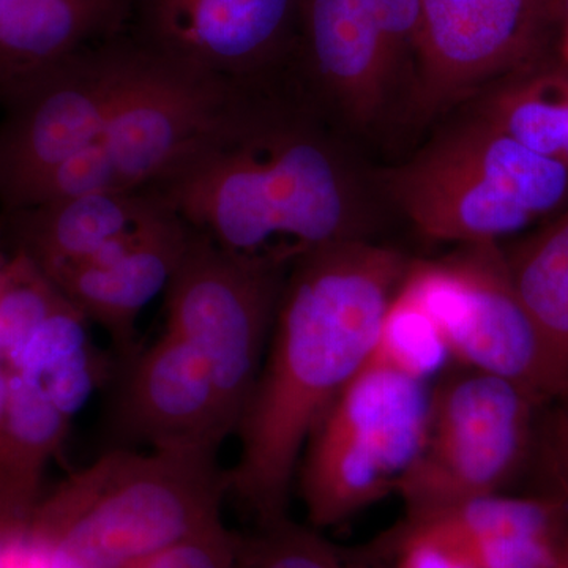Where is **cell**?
Listing matches in <instances>:
<instances>
[{
    "label": "cell",
    "mask_w": 568,
    "mask_h": 568,
    "mask_svg": "<svg viewBox=\"0 0 568 568\" xmlns=\"http://www.w3.org/2000/svg\"><path fill=\"white\" fill-rule=\"evenodd\" d=\"M294 62L351 121H375L386 106L392 84L369 0H301Z\"/></svg>",
    "instance_id": "obj_15"
},
{
    "label": "cell",
    "mask_w": 568,
    "mask_h": 568,
    "mask_svg": "<svg viewBox=\"0 0 568 568\" xmlns=\"http://www.w3.org/2000/svg\"><path fill=\"white\" fill-rule=\"evenodd\" d=\"M237 541L222 521L130 568H234Z\"/></svg>",
    "instance_id": "obj_25"
},
{
    "label": "cell",
    "mask_w": 568,
    "mask_h": 568,
    "mask_svg": "<svg viewBox=\"0 0 568 568\" xmlns=\"http://www.w3.org/2000/svg\"><path fill=\"white\" fill-rule=\"evenodd\" d=\"M115 420L121 435L152 450L216 455L233 435L203 355L168 328L130 358Z\"/></svg>",
    "instance_id": "obj_13"
},
{
    "label": "cell",
    "mask_w": 568,
    "mask_h": 568,
    "mask_svg": "<svg viewBox=\"0 0 568 568\" xmlns=\"http://www.w3.org/2000/svg\"><path fill=\"white\" fill-rule=\"evenodd\" d=\"M192 231L178 215L81 263L43 272L85 321L108 332L132 358L142 310L166 290Z\"/></svg>",
    "instance_id": "obj_14"
},
{
    "label": "cell",
    "mask_w": 568,
    "mask_h": 568,
    "mask_svg": "<svg viewBox=\"0 0 568 568\" xmlns=\"http://www.w3.org/2000/svg\"><path fill=\"white\" fill-rule=\"evenodd\" d=\"M144 62L136 41L118 37L48 71L2 104L0 211L99 136Z\"/></svg>",
    "instance_id": "obj_10"
},
{
    "label": "cell",
    "mask_w": 568,
    "mask_h": 568,
    "mask_svg": "<svg viewBox=\"0 0 568 568\" xmlns=\"http://www.w3.org/2000/svg\"><path fill=\"white\" fill-rule=\"evenodd\" d=\"M562 0H422L416 103L433 114L532 65Z\"/></svg>",
    "instance_id": "obj_12"
},
{
    "label": "cell",
    "mask_w": 568,
    "mask_h": 568,
    "mask_svg": "<svg viewBox=\"0 0 568 568\" xmlns=\"http://www.w3.org/2000/svg\"><path fill=\"white\" fill-rule=\"evenodd\" d=\"M149 189L193 233L276 267L373 231L353 163L316 104L282 81L239 89L215 129Z\"/></svg>",
    "instance_id": "obj_1"
},
{
    "label": "cell",
    "mask_w": 568,
    "mask_h": 568,
    "mask_svg": "<svg viewBox=\"0 0 568 568\" xmlns=\"http://www.w3.org/2000/svg\"><path fill=\"white\" fill-rule=\"evenodd\" d=\"M376 555L394 559L395 568H478L454 541L402 526L379 541Z\"/></svg>",
    "instance_id": "obj_24"
},
{
    "label": "cell",
    "mask_w": 568,
    "mask_h": 568,
    "mask_svg": "<svg viewBox=\"0 0 568 568\" xmlns=\"http://www.w3.org/2000/svg\"><path fill=\"white\" fill-rule=\"evenodd\" d=\"M429 395V383L369 357L317 422L298 463L313 528L339 525L396 493L424 447Z\"/></svg>",
    "instance_id": "obj_5"
},
{
    "label": "cell",
    "mask_w": 568,
    "mask_h": 568,
    "mask_svg": "<svg viewBox=\"0 0 568 568\" xmlns=\"http://www.w3.org/2000/svg\"><path fill=\"white\" fill-rule=\"evenodd\" d=\"M7 392H9V368L0 361V469L6 470V409Z\"/></svg>",
    "instance_id": "obj_28"
},
{
    "label": "cell",
    "mask_w": 568,
    "mask_h": 568,
    "mask_svg": "<svg viewBox=\"0 0 568 568\" xmlns=\"http://www.w3.org/2000/svg\"><path fill=\"white\" fill-rule=\"evenodd\" d=\"M547 405L551 407L544 418H538L532 452L544 484L540 495L568 508V384Z\"/></svg>",
    "instance_id": "obj_23"
},
{
    "label": "cell",
    "mask_w": 568,
    "mask_h": 568,
    "mask_svg": "<svg viewBox=\"0 0 568 568\" xmlns=\"http://www.w3.org/2000/svg\"><path fill=\"white\" fill-rule=\"evenodd\" d=\"M564 6H566L567 14H568V0H564ZM567 58H568V36H567Z\"/></svg>",
    "instance_id": "obj_31"
},
{
    "label": "cell",
    "mask_w": 568,
    "mask_h": 568,
    "mask_svg": "<svg viewBox=\"0 0 568 568\" xmlns=\"http://www.w3.org/2000/svg\"><path fill=\"white\" fill-rule=\"evenodd\" d=\"M544 406L500 376L462 365L440 375L424 447L396 488L406 517L503 491L532 458Z\"/></svg>",
    "instance_id": "obj_7"
},
{
    "label": "cell",
    "mask_w": 568,
    "mask_h": 568,
    "mask_svg": "<svg viewBox=\"0 0 568 568\" xmlns=\"http://www.w3.org/2000/svg\"><path fill=\"white\" fill-rule=\"evenodd\" d=\"M11 263V253L2 244H0V293H2L3 286H6L7 275H9V268Z\"/></svg>",
    "instance_id": "obj_29"
},
{
    "label": "cell",
    "mask_w": 568,
    "mask_h": 568,
    "mask_svg": "<svg viewBox=\"0 0 568 568\" xmlns=\"http://www.w3.org/2000/svg\"><path fill=\"white\" fill-rule=\"evenodd\" d=\"M40 497L39 488L0 469V556L31 528Z\"/></svg>",
    "instance_id": "obj_26"
},
{
    "label": "cell",
    "mask_w": 568,
    "mask_h": 568,
    "mask_svg": "<svg viewBox=\"0 0 568 568\" xmlns=\"http://www.w3.org/2000/svg\"><path fill=\"white\" fill-rule=\"evenodd\" d=\"M0 568H54L31 534H22L0 556Z\"/></svg>",
    "instance_id": "obj_27"
},
{
    "label": "cell",
    "mask_w": 568,
    "mask_h": 568,
    "mask_svg": "<svg viewBox=\"0 0 568 568\" xmlns=\"http://www.w3.org/2000/svg\"><path fill=\"white\" fill-rule=\"evenodd\" d=\"M133 0H0V104L74 55L125 36Z\"/></svg>",
    "instance_id": "obj_17"
},
{
    "label": "cell",
    "mask_w": 568,
    "mask_h": 568,
    "mask_svg": "<svg viewBox=\"0 0 568 568\" xmlns=\"http://www.w3.org/2000/svg\"><path fill=\"white\" fill-rule=\"evenodd\" d=\"M215 454L114 448L41 496L29 534L54 568H130L222 523Z\"/></svg>",
    "instance_id": "obj_3"
},
{
    "label": "cell",
    "mask_w": 568,
    "mask_h": 568,
    "mask_svg": "<svg viewBox=\"0 0 568 568\" xmlns=\"http://www.w3.org/2000/svg\"><path fill=\"white\" fill-rule=\"evenodd\" d=\"M372 358L429 383L433 377L443 375L452 355L435 321L396 291Z\"/></svg>",
    "instance_id": "obj_20"
},
{
    "label": "cell",
    "mask_w": 568,
    "mask_h": 568,
    "mask_svg": "<svg viewBox=\"0 0 568 568\" xmlns=\"http://www.w3.org/2000/svg\"><path fill=\"white\" fill-rule=\"evenodd\" d=\"M301 0H133L149 54L237 88L278 81L294 62ZM130 21V22H132Z\"/></svg>",
    "instance_id": "obj_11"
},
{
    "label": "cell",
    "mask_w": 568,
    "mask_h": 568,
    "mask_svg": "<svg viewBox=\"0 0 568 568\" xmlns=\"http://www.w3.org/2000/svg\"><path fill=\"white\" fill-rule=\"evenodd\" d=\"M239 89L145 51L136 81L99 136L32 185L9 211L82 194L149 189L215 129Z\"/></svg>",
    "instance_id": "obj_6"
},
{
    "label": "cell",
    "mask_w": 568,
    "mask_h": 568,
    "mask_svg": "<svg viewBox=\"0 0 568 568\" xmlns=\"http://www.w3.org/2000/svg\"><path fill=\"white\" fill-rule=\"evenodd\" d=\"M476 114L503 132L568 166V73L532 65L507 77Z\"/></svg>",
    "instance_id": "obj_19"
},
{
    "label": "cell",
    "mask_w": 568,
    "mask_h": 568,
    "mask_svg": "<svg viewBox=\"0 0 568 568\" xmlns=\"http://www.w3.org/2000/svg\"><path fill=\"white\" fill-rule=\"evenodd\" d=\"M287 271L234 256L192 231L164 290V328L203 355L233 435L263 368Z\"/></svg>",
    "instance_id": "obj_8"
},
{
    "label": "cell",
    "mask_w": 568,
    "mask_h": 568,
    "mask_svg": "<svg viewBox=\"0 0 568 568\" xmlns=\"http://www.w3.org/2000/svg\"><path fill=\"white\" fill-rule=\"evenodd\" d=\"M398 291L435 321L457 365L511 381L544 405L555 398L547 355L499 244L410 261Z\"/></svg>",
    "instance_id": "obj_9"
},
{
    "label": "cell",
    "mask_w": 568,
    "mask_h": 568,
    "mask_svg": "<svg viewBox=\"0 0 568 568\" xmlns=\"http://www.w3.org/2000/svg\"><path fill=\"white\" fill-rule=\"evenodd\" d=\"M555 568H568V526L562 538H560L558 560Z\"/></svg>",
    "instance_id": "obj_30"
},
{
    "label": "cell",
    "mask_w": 568,
    "mask_h": 568,
    "mask_svg": "<svg viewBox=\"0 0 568 568\" xmlns=\"http://www.w3.org/2000/svg\"><path fill=\"white\" fill-rule=\"evenodd\" d=\"M410 261L390 246L349 241L291 265L252 399L237 433L227 495L257 526L287 517L302 452L325 410L375 351Z\"/></svg>",
    "instance_id": "obj_2"
},
{
    "label": "cell",
    "mask_w": 568,
    "mask_h": 568,
    "mask_svg": "<svg viewBox=\"0 0 568 568\" xmlns=\"http://www.w3.org/2000/svg\"><path fill=\"white\" fill-rule=\"evenodd\" d=\"M504 253L558 395L568 384V211Z\"/></svg>",
    "instance_id": "obj_18"
},
{
    "label": "cell",
    "mask_w": 568,
    "mask_h": 568,
    "mask_svg": "<svg viewBox=\"0 0 568 568\" xmlns=\"http://www.w3.org/2000/svg\"><path fill=\"white\" fill-rule=\"evenodd\" d=\"M234 568H354L331 541L290 517L239 536Z\"/></svg>",
    "instance_id": "obj_21"
},
{
    "label": "cell",
    "mask_w": 568,
    "mask_h": 568,
    "mask_svg": "<svg viewBox=\"0 0 568 568\" xmlns=\"http://www.w3.org/2000/svg\"><path fill=\"white\" fill-rule=\"evenodd\" d=\"M171 215L151 189L82 194L0 212V244L48 272L91 260Z\"/></svg>",
    "instance_id": "obj_16"
},
{
    "label": "cell",
    "mask_w": 568,
    "mask_h": 568,
    "mask_svg": "<svg viewBox=\"0 0 568 568\" xmlns=\"http://www.w3.org/2000/svg\"><path fill=\"white\" fill-rule=\"evenodd\" d=\"M392 88L409 67L417 65L422 32V0H369Z\"/></svg>",
    "instance_id": "obj_22"
},
{
    "label": "cell",
    "mask_w": 568,
    "mask_h": 568,
    "mask_svg": "<svg viewBox=\"0 0 568 568\" xmlns=\"http://www.w3.org/2000/svg\"><path fill=\"white\" fill-rule=\"evenodd\" d=\"M392 203L428 241L497 244L568 203V166L474 114L381 174Z\"/></svg>",
    "instance_id": "obj_4"
}]
</instances>
